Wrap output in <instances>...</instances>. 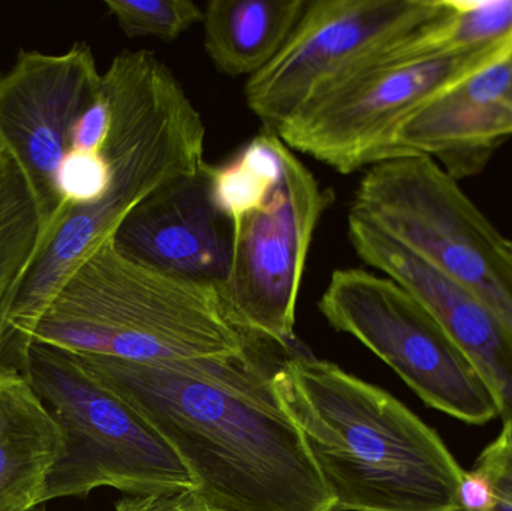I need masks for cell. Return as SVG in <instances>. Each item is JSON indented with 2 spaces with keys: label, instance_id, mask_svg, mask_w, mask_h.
I'll return each mask as SVG.
<instances>
[{
  "label": "cell",
  "instance_id": "obj_10",
  "mask_svg": "<svg viewBox=\"0 0 512 511\" xmlns=\"http://www.w3.org/2000/svg\"><path fill=\"white\" fill-rule=\"evenodd\" d=\"M101 77L86 44L60 54L21 51L0 75V150L29 183L41 216V239L59 213L57 176L72 128L98 92Z\"/></svg>",
  "mask_w": 512,
  "mask_h": 511
},
{
  "label": "cell",
  "instance_id": "obj_20",
  "mask_svg": "<svg viewBox=\"0 0 512 511\" xmlns=\"http://www.w3.org/2000/svg\"><path fill=\"white\" fill-rule=\"evenodd\" d=\"M111 129V104L107 92L99 84L92 102L81 113L71 132L69 150L102 153Z\"/></svg>",
  "mask_w": 512,
  "mask_h": 511
},
{
  "label": "cell",
  "instance_id": "obj_11",
  "mask_svg": "<svg viewBox=\"0 0 512 511\" xmlns=\"http://www.w3.org/2000/svg\"><path fill=\"white\" fill-rule=\"evenodd\" d=\"M113 243L141 266L221 290L230 275L234 228L216 206L209 164L141 201Z\"/></svg>",
  "mask_w": 512,
  "mask_h": 511
},
{
  "label": "cell",
  "instance_id": "obj_25",
  "mask_svg": "<svg viewBox=\"0 0 512 511\" xmlns=\"http://www.w3.org/2000/svg\"><path fill=\"white\" fill-rule=\"evenodd\" d=\"M508 245H510L511 254H512V240H508Z\"/></svg>",
  "mask_w": 512,
  "mask_h": 511
},
{
  "label": "cell",
  "instance_id": "obj_14",
  "mask_svg": "<svg viewBox=\"0 0 512 511\" xmlns=\"http://www.w3.org/2000/svg\"><path fill=\"white\" fill-rule=\"evenodd\" d=\"M62 452V432L20 374L0 372V511H35Z\"/></svg>",
  "mask_w": 512,
  "mask_h": 511
},
{
  "label": "cell",
  "instance_id": "obj_5",
  "mask_svg": "<svg viewBox=\"0 0 512 511\" xmlns=\"http://www.w3.org/2000/svg\"><path fill=\"white\" fill-rule=\"evenodd\" d=\"M417 30L322 90L274 134L337 173H355L390 158L397 129L433 96L512 54V39L472 53L424 54Z\"/></svg>",
  "mask_w": 512,
  "mask_h": 511
},
{
  "label": "cell",
  "instance_id": "obj_24",
  "mask_svg": "<svg viewBox=\"0 0 512 511\" xmlns=\"http://www.w3.org/2000/svg\"><path fill=\"white\" fill-rule=\"evenodd\" d=\"M498 494V492H496ZM489 511H512V501L498 494V501Z\"/></svg>",
  "mask_w": 512,
  "mask_h": 511
},
{
  "label": "cell",
  "instance_id": "obj_18",
  "mask_svg": "<svg viewBox=\"0 0 512 511\" xmlns=\"http://www.w3.org/2000/svg\"><path fill=\"white\" fill-rule=\"evenodd\" d=\"M444 5L417 33L424 53H472L511 41L512 0H444Z\"/></svg>",
  "mask_w": 512,
  "mask_h": 511
},
{
  "label": "cell",
  "instance_id": "obj_6",
  "mask_svg": "<svg viewBox=\"0 0 512 511\" xmlns=\"http://www.w3.org/2000/svg\"><path fill=\"white\" fill-rule=\"evenodd\" d=\"M351 210L483 300L512 333L508 240L435 159L399 155L373 164Z\"/></svg>",
  "mask_w": 512,
  "mask_h": 511
},
{
  "label": "cell",
  "instance_id": "obj_4",
  "mask_svg": "<svg viewBox=\"0 0 512 511\" xmlns=\"http://www.w3.org/2000/svg\"><path fill=\"white\" fill-rule=\"evenodd\" d=\"M24 377L62 432V452L48 474L44 504L86 498L99 488L129 497L195 489L173 447L74 353L33 344Z\"/></svg>",
  "mask_w": 512,
  "mask_h": 511
},
{
  "label": "cell",
  "instance_id": "obj_3",
  "mask_svg": "<svg viewBox=\"0 0 512 511\" xmlns=\"http://www.w3.org/2000/svg\"><path fill=\"white\" fill-rule=\"evenodd\" d=\"M252 341L234 323L218 287L141 266L111 239L62 282L32 345L156 363L240 356Z\"/></svg>",
  "mask_w": 512,
  "mask_h": 511
},
{
  "label": "cell",
  "instance_id": "obj_23",
  "mask_svg": "<svg viewBox=\"0 0 512 511\" xmlns=\"http://www.w3.org/2000/svg\"><path fill=\"white\" fill-rule=\"evenodd\" d=\"M496 501L498 494L484 474L465 471L459 491L460 511H489Z\"/></svg>",
  "mask_w": 512,
  "mask_h": 511
},
{
  "label": "cell",
  "instance_id": "obj_17",
  "mask_svg": "<svg viewBox=\"0 0 512 511\" xmlns=\"http://www.w3.org/2000/svg\"><path fill=\"white\" fill-rule=\"evenodd\" d=\"M285 147L273 131L265 129L227 164L209 165L213 198L231 224L267 200L282 177Z\"/></svg>",
  "mask_w": 512,
  "mask_h": 511
},
{
  "label": "cell",
  "instance_id": "obj_2",
  "mask_svg": "<svg viewBox=\"0 0 512 511\" xmlns=\"http://www.w3.org/2000/svg\"><path fill=\"white\" fill-rule=\"evenodd\" d=\"M271 386L333 511H460L465 471L438 432L381 387L295 347Z\"/></svg>",
  "mask_w": 512,
  "mask_h": 511
},
{
  "label": "cell",
  "instance_id": "obj_7",
  "mask_svg": "<svg viewBox=\"0 0 512 511\" xmlns=\"http://www.w3.org/2000/svg\"><path fill=\"white\" fill-rule=\"evenodd\" d=\"M337 332L384 360L429 407L469 425L501 416L474 360L405 288L363 269L333 272L318 303Z\"/></svg>",
  "mask_w": 512,
  "mask_h": 511
},
{
  "label": "cell",
  "instance_id": "obj_12",
  "mask_svg": "<svg viewBox=\"0 0 512 511\" xmlns=\"http://www.w3.org/2000/svg\"><path fill=\"white\" fill-rule=\"evenodd\" d=\"M348 236L364 263L381 270L429 309L483 372L498 398L502 419H512V333L501 318L355 210L349 212Z\"/></svg>",
  "mask_w": 512,
  "mask_h": 511
},
{
  "label": "cell",
  "instance_id": "obj_13",
  "mask_svg": "<svg viewBox=\"0 0 512 511\" xmlns=\"http://www.w3.org/2000/svg\"><path fill=\"white\" fill-rule=\"evenodd\" d=\"M512 137V54L457 81L405 120L390 158L439 159L453 179L480 173ZM388 158V159H390Z\"/></svg>",
  "mask_w": 512,
  "mask_h": 511
},
{
  "label": "cell",
  "instance_id": "obj_19",
  "mask_svg": "<svg viewBox=\"0 0 512 511\" xmlns=\"http://www.w3.org/2000/svg\"><path fill=\"white\" fill-rule=\"evenodd\" d=\"M105 6L129 38L176 41L194 24L203 23L204 17L192 0H107Z\"/></svg>",
  "mask_w": 512,
  "mask_h": 511
},
{
  "label": "cell",
  "instance_id": "obj_21",
  "mask_svg": "<svg viewBox=\"0 0 512 511\" xmlns=\"http://www.w3.org/2000/svg\"><path fill=\"white\" fill-rule=\"evenodd\" d=\"M498 437L480 453L472 470L484 474L501 497L512 501V419H502Z\"/></svg>",
  "mask_w": 512,
  "mask_h": 511
},
{
  "label": "cell",
  "instance_id": "obj_15",
  "mask_svg": "<svg viewBox=\"0 0 512 511\" xmlns=\"http://www.w3.org/2000/svg\"><path fill=\"white\" fill-rule=\"evenodd\" d=\"M309 0H210L204 48L218 71L249 78L261 72L297 26Z\"/></svg>",
  "mask_w": 512,
  "mask_h": 511
},
{
  "label": "cell",
  "instance_id": "obj_9",
  "mask_svg": "<svg viewBox=\"0 0 512 511\" xmlns=\"http://www.w3.org/2000/svg\"><path fill=\"white\" fill-rule=\"evenodd\" d=\"M444 0H313L280 53L245 87L268 131L444 11Z\"/></svg>",
  "mask_w": 512,
  "mask_h": 511
},
{
  "label": "cell",
  "instance_id": "obj_8",
  "mask_svg": "<svg viewBox=\"0 0 512 511\" xmlns=\"http://www.w3.org/2000/svg\"><path fill=\"white\" fill-rule=\"evenodd\" d=\"M333 194L288 146L267 200L234 222L230 275L219 290L234 323L249 336L295 347V306L307 254Z\"/></svg>",
  "mask_w": 512,
  "mask_h": 511
},
{
  "label": "cell",
  "instance_id": "obj_16",
  "mask_svg": "<svg viewBox=\"0 0 512 511\" xmlns=\"http://www.w3.org/2000/svg\"><path fill=\"white\" fill-rule=\"evenodd\" d=\"M38 204L26 177L0 150V315L41 240Z\"/></svg>",
  "mask_w": 512,
  "mask_h": 511
},
{
  "label": "cell",
  "instance_id": "obj_1",
  "mask_svg": "<svg viewBox=\"0 0 512 511\" xmlns=\"http://www.w3.org/2000/svg\"><path fill=\"white\" fill-rule=\"evenodd\" d=\"M75 356L173 447L210 506L334 510L252 344L240 356L156 363Z\"/></svg>",
  "mask_w": 512,
  "mask_h": 511
},
{
  "label": "cell",
  "instance_id": "obj_22",
  "mask_svg": "<svg viewBox=\"0 0 512 511\" xmlns=\"http://www.w3.org/2000/svg\"><path fill=\"white\" fill-rule=\"evenodd\" d=\"M116 511H225L210 506L195 489L158 492L117 501Z\"/></svg>",
  "mask_w": 512,
  "mask_h": 511
}]
</instances>
